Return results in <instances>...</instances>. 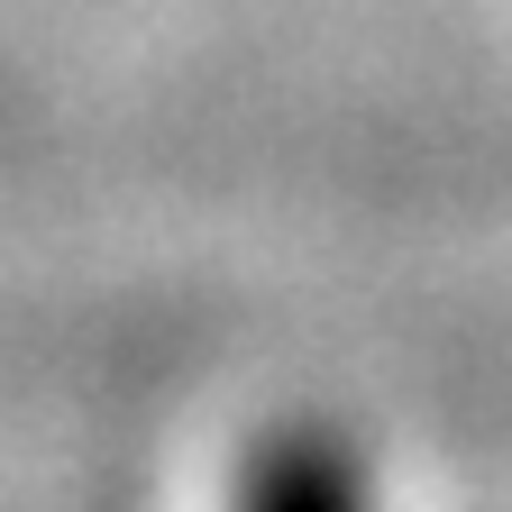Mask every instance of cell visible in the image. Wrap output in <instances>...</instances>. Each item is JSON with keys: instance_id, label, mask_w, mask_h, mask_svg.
I'll return each instance as SVG.
<instances>
[{"instance_id": "cell-1", "label": "cell", "mask_w": 512, "mask_h": 512, "mask_svg": "<svg viewBox=\"0 0 512 512\" xmlns=\"http://www.w3.org/2000/svg\"><path fill=\"white\" fill-rule=\"evenodd\" d=\"M238 512H375V485L330 421H293L275 439H256Z\"/></svg>"}]
</instances>
